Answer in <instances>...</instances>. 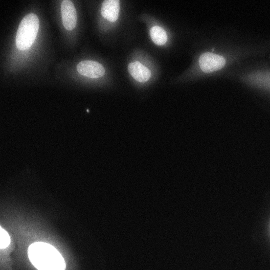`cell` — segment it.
<instances>
[{"instance_id":"obj_7","label":"cell","mask_w":270,"mask_h":270,"mask_svg":"<svg viewBox=\"0 0 270 270\" xmlns=\"http://www.w3.org/2000/svg\"><path fill=\"white\" fill-rule=\"evenodd\" d=\"M128 69L131 76L140 82L147 81L151 76L150 70L138 61L130 63Z\"/></svg>"},{"instance_id":"obj_3","label":"cell","mask_w":270,"mask_h":270,"mask_svg":"<svg viewBox=\"0 0 270 270\" xmlns=\"http://www.w3.org/2000/svg\"><path fill=\"white\" fill-rule=\"evenodd\" d=\"M225 63V59L223 56L210 52L202 54L199 58L200 68L203 72L206 73L221 68Z\"/></svg>"},{"instance_id":"obj_9","label":"cell","mask_w":270,"mask_h":270,"mask_svg":"<svg viewBox=\"0 0 270 270\" xmlns=\"http://www.w3.org/2000/svg\"><path fill=\"white\" fill-rule=\"evenodd\" d=\"M10 238L8 233L0 227V248L1 249L7 248L10 244Z\"/></svg>"},{"instance_id":"obj_2","label":"cell","mask_w":270,"mask_h":270,"mask_svg":"<svg viewBox=\"0 0 270 270\" xmlns=\"http://www.w3.org/2000/svg\"><path fill=\"white\" fill-rule=\"evenodd\" d=\"M39 27L37 16L30 13L22 20L16 36V45L20 50L29 48L36 37Z\"/></svg>"},{"instance_id":"obj_5","label":"cell","mask_w":270,"mask_h":270,"mask_svg":"<svg viewBox=\"0 0 270 270\" xmlns=\"http://www.w3.org/2000/svg\"><path fill=\"white\" fill-rule=\"evenodd\" d=\"M63 24L67 30L73 29L76 24L77 15L75 7L71 1L64 0L61 4Z\"/></svg>"},{"instance_id":"obj_8","label":"cell","mask_w":270,"mask_h":270,"mask_svg":"<svg viewBox=\"0 0 270 270\" xmlns=\"http://www.w3.org/2000/svg\"><path fill=\"white\" fill-rule=\"evenodd\" d=\"M151 38L157 45H164L167 41V36L165 31L158 26H153L150 32Z\"/></svg>"},{"instance_id":"obj_4","label":"cell","mask_w":270,"mask_h":270,"mask_svg":"<svg viewBox=\"0 0 270 270\" xmlns=\"http://www.w3.org/2000/svg\"><path fill=\"white\" fill-rule=\"evenodd\" d=\"M77 70L80 74L91 78L101 77L105 73L104 68L101 64L91 60L80 62L77 66Z\"/></svg>"},{"instance_id":"obj_1","label":"cell","mask_w":270,"mask_h":270,"mask_svg":"<svg viewBox=\"0 0 270 270\" xmlns=\"http://www.w3.org/2000/svg\"><path fill=\"white\" fill-rule=\"evenodd\" d=\"M28 256L32 265L38 270H65V260L55 247L44 242L31 244Z\"/></svg>"},{"instance_id":"obj_6","label":"cell","mask_w":270,"mask_h":270,"mask_svg":"<svg viewBox=\"0 0 270 270\" xmlns=\"http://www.w3.org/2000/svg\"><path fill=\"white\" fill-rule=\"evenodd\" d=\"M119 2V0H104L101 9L103 17L110 22H115L118 17Z\"/></svg>"}]
</instances>
